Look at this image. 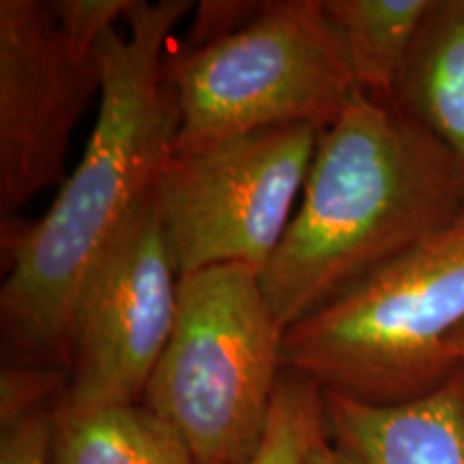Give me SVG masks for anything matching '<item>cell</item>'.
Returning <instances> with one entry per match:
<instances>
[{"label": "cell", "instance_id": "2", "mask_svg": "<svg viewBox=\"0 0 464 464\" xmlns=\"http://www.w3.org/2000/svg\"><path fill=\"white\" fill-rule=\"evenodd\" d=\"M464 208L451 155L390 100L357 91L321 131L301 207L265 269L286 329L443 228Z\"/></svg>", "mask_w": 464, "mask_h": 464}, {"label": "cell", "instance_id": "6", "mask_svg": "<svg viewBox=\"0 0 464 464\" xmlns=\"http://www.w3.org/2000/svg\"><path fill=\"white\" fill-rule=\"evenodd\" d=\"M318 136L282 125L172 150L153 196L179 277L222 265L265 269L293 222Z\"/></svg>", "mask_w": 464, "mask_h": 464}, {"label": "cell", "instance_id": "14", "mask_svg": "<svg viewBox=\"0 0 464 464\" xmlns=\"http://www.w3.org/2000/svg\"><path fill=\"white\" fill-rule=\"evenodd\" d=\"M67 385L69 372L63 368L28 363L5 365L0 374V426L39 406L61 402Z\"/></svg>", "mask_w": 464, "mask_h": 464}, {"label": "cell", "instance_id": "1", "mask_svg": "<svg viewBox=\"0 0 464 464\" xmlns=\"http://www.w3.org/2000/svg\"><path fill=\"white\" fill-rule=\"evenodd\" d=\"M189 0H133L100 45L102 95L82 158L37 222L3 218L9 276L0 324L14 363L69 372V321L86 274L131 211L153 191L179 133L166 75L174 28Z\"/></svg>", "mask_w": 464, "mask_h": 464}, {"label": "cell", "instance_id": "4", "mask_svg": "<svg viewBox=\"0 0 464 464\" xmlns=\"http://www.w3.org/2000/svg\"><path fill=\"white\" fill-rule=\"evenodd\" d=\"M284 372V329L260 274L222 265L179 277L170 340L142 404L198 464H246L263 443Z\"/></svg>", "mask_w": 464, "mask_h": 464}, {"label": "cell", "instance_id": "9", "mask_svg": "<svg viewBox=\"0 0 464 464\" xmlns=\"http://www.w3.org/2000/svg\"><path fill=\"white\" fill-rule=\"evenodd\" d=\"M323 393L327 434L363 464H464V368L396 404Z\"/></svg>", "mask_w": 464, "mask_h": 464}, {"label": "cell", "instance_id": "10", "mask_svg": "<svg viewBox=\"0 0 464 464\" xmlns=\"http://www.w3.org/2000/svg\"><path fill=\"white\" fill-rule=\"evenodd\" d=\"M393 103L448 150L464 177V0H432Z\"/></svg>", "mask_w": 464, "mask_h": 464}, {"label": "cell", "instance_id": "7", "mask_svg": "<svg viewBox=\"0 0 464 464\" xmlns=\"http://www.w3.org/2000/svg\"><path fill=\"white\" fill-rule=\"evenodd\" d=\"M177 305L179 274L150 191L102 249L75 297L63 409L140 404Z\"/></svg>", "mask_w": 464, "mask_h": 464}, {"label": "cell", "instance_id": "15", "mask_svg": "<svg viewBox=\"0 0 464 464\" xmlns=\"http://www.w3.org/2000/svg\"><path fill=\"white\" fill-rule=\"evenodd\" d=\"M67 44L82 56H95L108 33L131 9L133 0H52Z\"/></svg>", "mask_w": 464, "mask_h": 464}, {"label": "cell", "instance_id": "16", "mask_svg": "<svg viewBox=\"0 0 464 464\" xmlns=\"http://www.w3.org/2000/svg\"><path fill=\"white\" fill-rule=\"evenodd\" d=\"M61 402L39 406L0 426V464H54Z\"/></svg>", "mask_w": 464, "mask_h": 464}, {"label": "cell", "instance_id": "11", "mask_svg": "<svg viewBox=\"0 0 464 464\" xmlns=\"http://www.w3.org/2000/svg\"><path fill=\"white\" fill-rule=\"evenodd\" d=\"M54 464H198L185 440L142 402L58 409Z\"/></svg>", "mask_w": 464, "mask_h": 464}, {"label": "cell", "instance_id": "8", "mask_svg": "<svg viewBox=\"0 0 464 464\" xmlns=\"http://www.w3.org/2000/svg\"><path fill=\"white\" fill-rule=\"evenodd\" d=\"M102 61L67 44L50 3L0 0V207L3 218L67 179L69 138Z\"/></svg>", "mask_w": 464, "mask_h": 464}, {"label": "cell", "instance_id": "12", "mask_svg": "<svg viewBox=\"0 0 464 464\" xmlns=\"http://www.w3.org/2000/svg\"><path fill=\"white\" fill-rule=\"evenodd\" d=\"M432 0H323L357 89L393 102Z\"/></svg>", "mask_w": 464, "mask_h": 464}, {"label": "cell", "instance_id": "13", "mask_svg": "<svg viewBox=\"0 0 464 464\" xmlns=\"http://www.w3.org/2000/svg\"><path fill=\"white\" fill-rule=\"evenodd\" d=\"M323 437H327L323 387L310 376L284 368L263 443L246 464H305Z\"/></svg>", "mask_w": 464, "mask_h": 464}, {"label": "cell", "instance_id": "17", "mask_svg": "<svg viewBox=\"0 0 464 464\" xmlns=\"http://www.w3.org/2000/svg\"><path fill=\"white\" fill-rule=\"evenodd\" d=\"M305 464H363L359 458L329 437H323L307 454Z\"/></svg>", "mask_w": 464, "mask_h": 464}, {"label": "cell", "instance_id": "5", "mask_svg": "<svg viewBox=\"0 0 464 464\" xmlns=\"http://www.w3.org/2000/svg\"><path fill=\"white\" fill-rule=\"evenodd\" d=\"M174 150L282 125L332 127L359 91L323 0H277L198 48L170 50Z\"/></svg>", "mask_w": 464, "mask_h": 464}, {"label": "cell", "instance_id": "3", "mask_svg": "<svg viewBox=\"0 0 464 464\" xmlns=\"http://www.w3.org/2000/svg\"><path fill=\"white\" fill-rule=\"evenodd\" d=\"M284 368L324 392L396 404L464 368V208L284 332Z\"/></svg>", "mask_w": 464, "mask_h": 464}]
</instances>
